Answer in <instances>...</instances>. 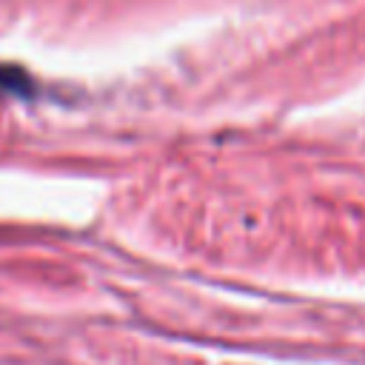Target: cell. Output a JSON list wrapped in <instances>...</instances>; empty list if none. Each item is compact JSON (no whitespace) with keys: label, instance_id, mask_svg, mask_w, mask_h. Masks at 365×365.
Masks as SVG:
<instances>
[{"label":"cell","instance_id":"1","mask_svg":"<svg viewBox=\"0 0 365 365\" xmlns=\"http://www.w3.org/2000/svg\"><path fill=\"white\" fill-rule=\"evenodd\" d=\"M0 88L11 91V94H26L29 91V77L14 66H0Z\"/></svg>","mask_w":365,"mask_h":365}]
</instances>
